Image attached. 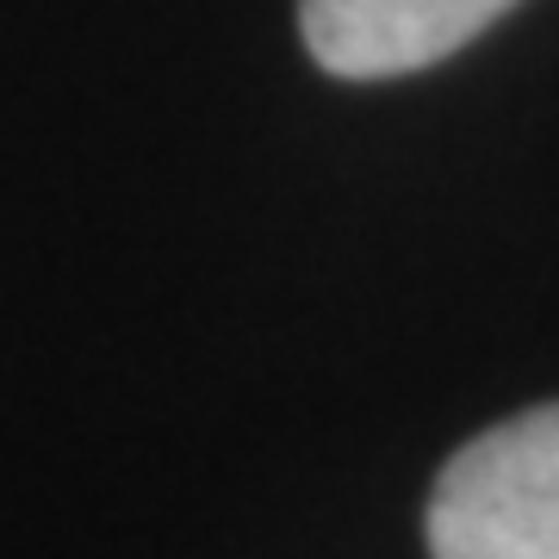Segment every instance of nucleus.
I'll list each match as a JSON object with an SVG mask.
<instances>
[{"label": "nucleus", "mask_w": 559, "mask_h": 559, "mask_svg": "<svg viewBox=\"0 0 559 559\" xmlns=\"http://www.w3.org/2000/svg\"><path fill=\"white\" fill-rule=\"evenodd\" d=\"M516 0H299L305 50L342 81L417 75L454 57Z\"/></svg>", "instance_id": "f03ea898"}, {"label": "nucleus", "mask_w": 559, "mask_h": 559, "mask_svg": "<svg viewBox=\"0 0 559 559\" xmlns=\"http://www.w3.org/2000/svg\"><path fill=\"white\" fill-rule=\"evenodd\" d=\"M429 559H559V404L485 429L441 466Z\"/></svg>", "instance_id": "f257e3e1"}]
</instances>
